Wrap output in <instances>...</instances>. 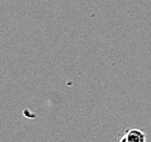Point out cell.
Wrapping results in <instances>:
<instances>
[{"label":"cell","instance_id":"1","mask_svg":"<svg viewBox=\"0 0 151 142\" xmlns=\"http://www.w3.org/2000/svg\"><path fill=\"white\" fill-rule=\"evenodd\" d=\"M146 133L140 129H129L120 138L119 142H146Z\"/></svg>","mask_w":151,"mask_h":142}]
</instances>
